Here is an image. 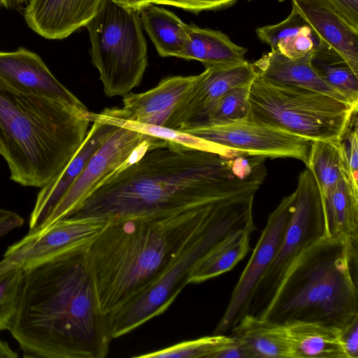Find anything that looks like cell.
<instances>
[{
	"label": "cell",
	"mask_w": 358,
	"mask_h": 358,
	"mask_svg": "<svg viewBox=\"0 0 358 358\" xmlns=\"http://www.w3.org/2000/svg\"><path fill=\"white\" fill-rule=\"evenodd\" d=\"M264 180L252 156L221 155L162 139L104 180L69 217H172L256 193Z\"/></svg>",
	"instance_id": "6da1fadb"
},
{
	"label": "cell",
	"mask_w": 358,
	"mask_h": 358,
	"mask_svg": "<svg viewBox=\"0 0 358 358\" xmlns=\"http://www.w3.org/2000/svg\"><path fill=\"white\" fill-rule=\"evenodd\" d=\"M87 248L23 266L24 282L8 331L27 358H104L113 339L85 261Z\"/></svg>",
	"instance_id": "7a4b0ae2"
},
{
	"label": "cell",
	"mask_w": 358,
	"mask_h": 358,
	"mask_svg": "<svg viewBox=\"0 0 358 358\" xmlns=\"http://www.w3.org/2000/svg\"><path fill=\"white\" fill-rule=\"evenodd\" d=\"M227 199L172 217L107 219L85 253L102 312L108 315L150 285Z\"/></svg>",
	"instance_id": "3957f363"
},
{
	"label": "cell",
	"mask_w": 358,
	"mask_h": 358,
	"mask_svg": "<svg viewBox=\"0 0 358 358\" xmlns=\"http://www.w3.org/2000/svg\"><path fill=\"white\" fill-rule=\"evenodd\" d=\"M90 114L0 80V140L10 179L41 188L58 175L85 141Z\"/></svg>",
	"instance_id": "277c9868"
},
{
	"label": "cell",
	"mask_w": 358,
	"mask_h": 358,
	"mask_svg": "<svg viewBox=\"0 0 358 358\" xmlns=\"http://www.w3.org/2000/svg\"><path fill=\"white\" fill-rule=\"evenodd\" d=\"M357 252L358 238L317 241L292 264L259 318L345 328L358 317Z\"/></svg>",
	"instance_id": "5b68a950"
},
{
	"label": "cell",
	"mask_w": 358,
	"mask_h": 358,
	"mask_svg": "<svg viewBox=\"0 0 358 358\" xmlns=\"http://www.w3.org/2000/svg\"><path fill=\"white\" fill-rule=\"evenodd\" d=\"M255 195L251 193L224 201L150 285L108 315L113 338L131 332L165 312L188 285L194 264L217 243L239 230L255 231Z\"/></svg>",
	"instance_id": "8992f818"
},
{
	"label": "cell",
	"mask_w": 358,
	"mask_h": 358,
	"mask_svg": "<svg viewBox=\"0 0 358 358\" xmlns=\"http://www.w3.org/2000/svg\"><path fill=\"white\" fill-rule=\"evenodd\" d=\"M248 120L311 141H338L358 106L302 87L257 76L250 85Z\"/></svg>",
	"instance_id": "52a82bcc"
},
{
	"label": "cell",
	"mask_w": 358,
	"mask_h": 358,
	"mask_svg": "<svg viewBox=\"0 0 358 358\" xmlns=\"http://www.w3.org/2000/svg\"><path fill=\"white\" fill-rule=\"evenodd\" d=\"M140 11L106 0L86 25L93 65L105 94L124 96L139 85L148 65Z\"/></svg>",
	"instance_id": "ba28073f"
},
{
	"label": "cell",
	"mask_w": 358,
	"mask_h": 358,
	"mask_svg": "<svg viewBox=\"0 0 358 358\" xmlns=\"http://www.w3.org/2000/svg\"><path fill=\"white\" fill-rule=\"evenodd\" d=\"M294 192L293 213L277 253L252 296L248 314L257 317H260L268 308L295 260L325 236L320 190L308 168L299 174Z\"/></svg>",
	"instance_id": "9c48e42d"
},
{
	"label": "cell",
	"mask_w": 358,
	"mask_h": 358,
	"mask_svg": "<svg viewBox=\"0 0 358 358\" xmlns=\"http://www.w3.org/2000/svg\"><path fill=\"white\" fill-rule=\"evenodd\" d=\"M162 140L134 129L115 126L38 231L48 229L69 217L104 180L136 161L149 148Z\"/></svg>",
	"instance_id": "30bf717a"
},
{
	"label": "cell",
	"mask_w": 358,
	"mask_h": 358,
	"mask_svg": "<svg viewBox=\"0 0 358 358\" xmlns=\"http://www.w3.org/2000/svg\"><path fill=\"white\" fill-rule=\"evenodd\" d=\"M182 131L227 149L264 158H294L306 165L313 141L248 119L224 125L193 127Z\"/></svg>",
	"instance_id": "8fae6325"
},
{
	"label": "cell",
	"mask_w": 358,
	"mask_h": 358,
	"mask_svg": "<svg viewBox=\"0 0 358 358\" xmlns=\"http://www.w3.org/2000/svg\"><path fill=\"white\" fill-rule=\"evenodd\" d=\"M294 191L284 197L268 216L252 254L235 286L213 334H224L248 313L252 294L271 266L292 217Z\"/></svg>",
	"instance_id": "7c38bea8"
},
{
	"label": "cell",
	"mask_w": 358,
	"mask_h": 358,
	"mask_svg": "<svg viewBox=\"0 0 358 358\" xmlns=\"http://www.w3.org/2000/svg\"><path fill=\"white\" fill-rule=\"evenodd\" d=\"M257 76L252 64L247 60L206 68L174 106L164 127L180 131L189 127L227 92L250 85Z\"/></svg>",
	"instance_id": "4fadbf2b"
},
{
	"label": "cell",
	"mask_w": 358,
	"mask_h": 358,
	"mask_svg": "<svg viewBox=\"0 0 358 358\" xmlns=\"http://www.w3.org/2000/svg\"><path fill=\"white\" fill-rule=\"evenodd\" d=\"M0 80L21 92L62 103L82 112L87 108L51 73L41 57L20 47L0 51Z\"/></svg>",
	"instance_id": "5bb4252c"
},
{
	"label": "cell",
	"mask_w": 358,
	"mask_h": 358,
	"mask_svg": "<svg viewBox=\"0 0 358 358\" xmlns=\"http://www.w3.org/2000/svg\"><path fill=\"white\" fill-rule=\"evenodd\" d=\"M106 0H29L24 17L27 26L47 39H64L87 23Z\"/></svg>",
	"instance_id": "9a60e30c"
},
{
	"label": "cell",
	"mask_w": 358,
	"mask_h": 358,
	"mask_svg": "<svg viewBox=\"0 0 358 358\" xmlns=\"http://www.w3.org/2000/svg\"><path fill=\"white\" fill-rule=\"evenodd\" d=\"M196 76L164 78L145 92L129 93L123 96L122 108H106L103 115L158 126H164L174 106L192 87Z\"/></svg>",
	"instance_id": "2e32d148"
},
{
	"label": "cell",
	"mask_w": 358,
	"mask_h": 358,
	"mask_svg": "<svg viewBox=\"0 0 358 358\" xmlns=\"http://www.w3.org/2000/svg\"><path fill=\"white\" fill-rule=\"evenodd\" d=\"M115 126L93 121L80 149L69 164L58 175L41 187L30 214L29 232L36 231L81 173L94 153L112 134Z\"/></svg>",
	"instance_id": "e0dca14e"
},
{
	"label": "cell",
	"mask_w": 358,
	"mask_h": 358,
	"mask_svg": "<svg viewBox=\"0 0 358 358\" xmlns=\"http://www.w3.org/2000/svg\"><path fill=\"white\" fill-rule=\"evenodd\" d=\"M320 40L338 51L358 75V29L348 24L328 0H292Z\"/></svg>",
	"instance_id": "ac0fdd59"
},
{
	"label": "cell",
	"mask_w": 358,
	"mask_h": 358,
	"mask_svg": "<svg viewBox=\"0 0 358 358\" xmlns=\"http://www.w3.org/2000/svg\"><path fill=\"white\" fill-rule=\"evenodd\" d=\"M312 52L299 59H290L275 48L252 64L258 76L269 81L311 90L350 103L314 70L310 62Z\"/></svg>",
	"instance_id": "d6986e66"
},
{
	"label": "cell",
	"mask_w": 358,
	"mask_h": 358,
	"mask_svg": "<svg viewBox=\"0 0 358 358\" xmlns=\"http://www.w3.org/2000/svg\"><path fill=\"white\" fill-rule=\"evenodd\" d=\"M231 331V336L242 341L254 358H294L285 325L246 314Z\"/></svg>",
	"instance_id": "ffe728a7"
},
{
	"label": "cell",
	"mask_w": 358,
	"mask_h": 358,
	"mask_svg": "<svg viewBox=\"0 0 358 358\" xmlns=\"http://www.w3.org/2000/svg\"><path fill=\"white\" fill-rule=\"evenodd\" d=\"M187 38L180 58L198 60L205 69L246 60L247 49L235 44L220 31L187 24Z\"/></svg>",
	"instance_id": "44dd1931"
},
{
	"label": "cell",
	"mask_w": 358,
	"mask_h": 358,
	"mask_svg": "<svg viewBox=\"0 0 358 358\" xmlns=\"http://www.w3.org/2000/svg\"><path fill=\"white\" fill-rule=\"evenodd\" d=\"M321 201L325 236L358 238V189L345 173Z\"/></svg>",
	"instance_id": "7402d4cb"
},
{
	"label": "cell",
	"mask_w": 358,
	"mask_h": 358,
	"mask_svg": "<svg viewBox=\"0 0 358 358\" xmlns=\"http://www.w3.org/2000/svg\"><path fill=\"white\" fill-rule=\"evenodd\" d=\"M285 326L294 358H346L340 329L305 322H294Z\"/></svg>",
	"instance_id": "603a6c76"
},
{
	"label": "cell",
	"mask_w": 358,
	"mask_h": 358,
	"mask_svg": "<svg viewBox=\"0 0 358 358\" xmlns=\"http://www.w3.org/2000/svg\"><path fill=\"white\" fill-rule=\"evenodd\" d=\"M252 232L239 230L214 246L194 264L188 284L201 283L232 269L248 252Z\"/></svg>",
	"instance_id": "cb8c5ba5"
},
{
	"label": "cell",
	"mask_w": 358,
	"mask_h": 358,
	"mask_svg": "<svg viewBox=\"0 0 358 358\" xmlns=\"http://www.w3.org/2000/svg\"><path fill=\"white\" fill-rule=\"evenodd\" d=\"M140 18L158 54L180 58L187 38V24L172 12L151 4L140 11Z\"/></svg>",
	"instance_id": "d4e9b609"
},
{
	"label": "cell",
	"mask_w": 358,
	"mask_h": 358,
	"mask_svg": "<svg viewBox=\"0 0 358 358\" xmlns=\"http://www.w3.org/2000/svg\"><path fill=\"white\" fill-rule=\"evenodd\" d=\"M310 62L322 79L342 93L350 103L358 106V75L338 51L320 41L312 52Z\"/></svg>",
	"instance_id": "484cf974"
},
{
	"label": "cell",
	"mask_w": 358,
	"mask_h": 358,
	"mask_svg": "<svg viewBox=\"0 0 358 358\" xmlns=\"http://www.w3.org/2000/svg\"><path fill=\"white\" fill-rule=\"evenodd\" d=\"M306 166L316 181L321 198L324 197L345 173L338 140L313 141Z\"/></svg>",
	"instance_id": "4316f807"
},
{
	"label": "cell",
	"mask_w": 358,
	"mask_h": 358,
	"mask_svg": "<svg viewBox=\"0 0 358 358\" xmlns=\"http://www.w3.org/2000/svg\"><path fill=\"white\" fill-rule=\"evenodd\" d=\"M250 85L234 87L227 92L196 122L187 128L224 125L248 120Z\"/></svg>",
	"instance_id": "83f0119b"
},
{
	"label": "cell",
	"mask_w": 358,
	"mask_h": 358,
	"mask_svg": "<svg viewBox=\"0 0 358 358\" xmlns=\"http://www.w3.org/2000/svg\"><path fill=\"white\" fill-rule=\"evenodd\" d=\"M234 339L232 336L213 334L180 342L168 348L136 355L138 358H213V355Z\"/></svg>",
	"instance_id": "f1b7e54d"
},
{
	"label": "cell",
	"mask_w": 358,
	"mask_h": 358,
	"mask_svg": "<svg viewBox=\"0 0 358 358\" xmlns=\"http://www.w3.org/2000/svg\"><path fill=\"white\" fill-rule=\"evenodd\" d=\"M24 282V268L17 266L0 278V331L8 330L16 311Z\"/></svg>",
	"instance_id": "f546056e"
},
{
	"label": "cell",
	"mask_w": 358,
	"mask_h": 358,
	"mask_svg": "<svg viewBox=\"0 0 358 358\" xmlns=\"http://www.w3.org/2000/svg\"><path fill=\"white\" fill-rule=\"evenodd\" d=\"M345 174L351 185L358 189V130L357 112L352 115L349 125L338 140Z\"/></svg>",
	"instance_id": "4dcf8cb0"
},
{
	"label": "cell",
	"mask_w": 358,
	"mask_h": 358,
	"mask_svg": "<svg viewBox=\"0 0 358 358\" xmlns=\"http://www.w3.org/2000/svg\"><path fill=\"white\" fill-rule=\"evenodd\" d=\"M308 25V23L292 3V11L286 19L276 24L258 27L256 33L259 40L269 45L272 50L276 48L280 41L296 34Z\"/></svg>",
	"instance_id": "1f68e13d"
},
{
	"label": "cell",
	"mask_w": 358,
	"mask_h": 358,
	"mask_svg": "<svg viewBox=\"0 0 358 358\" xmlns=\"http://www.w3.org/2000/svg\"><path fill=\"white\" fill-rule=\"evenodd\" d=\"M320 41L315 32L308 25L296 34L280 41L275 48L288 58L299 59L312 52Z\"/></svg>",
	"instance_id": "d6a6232c"
},
{
	"label": "cell",
	"mask_w": 358,
	"mask_h": 358,
	"mask_svg": "<svg viewBox=\"0 0 358 358\" xmlns=\"http://www.w3.org/2000/svg\"><path fill=\"white\" fill-rule=\"evenodd\" d=\"M236 0H151L152 3L172 6L192 13L220 10L234 4Z\"/></svg>",
	"instance_id": "836d02e7"
},
{
	"label": "cell",
	"mask_w": 358,
	"mask_h": 358,
	"mask_svg": "<svg viewBox=\"0 0 358 358\" xmlns=\"http://www.w3.org/2000/svg\"><path fill=\"white\" fill-rule=\"evenodd\" d=\"M340 336L346 358H358V317L341 329Z\"/></svg>",
	"instance_id": "e575fe53"
},
{
	"label": "cell",
	"mask_w": 358,
	"mask_h": 358,
	"mask_svg": "<svg viewBox=\"0 0 358 358\" xmlns=\"http://www.w3.org/2000/svg\"><path fill=\"white\" fill-rule=\"evenodd\" d=\"M338 13L358 29V0H328Z\"/></svg>",
	"instance_id": "d590c367"
},
{
	"label": "cell",
	"mask_w": 358,
	"mask_h": 358,
	"mask_svg": "<svg viewBox=\"0 0 358 358\" xmlns=\"http://www.w3.org/2000/svg\"><path fill=\"white\" fill-rule=\"evenodd\" d=\"M213 358H254L248 348L241 341L234 336V339L220 350L216 352Z\"/></svg>",
	"instance_id": "8d00e7d4"
},
{
	"label": "cell",
	"mask_w": 358,
	"mask_h": 358,
	"mask_svg": "<svg viewBox=\"0 0 358 358\" xmlns=\"http://www.w3.org/2000/svg\"><path fill=\"white\" fill-rule=\"evenodd\" d=\"M24 219L17 213L0 208V237H2L16 228L22 227Z\"/></svg>",
	"instance_id": "74e56055"
},
{
	"label": "cell",
	"mask_w": 358,
	"mask_h": 358,
	"mask_svg": "<svg viewBox=\"0 0 358 358\" xmlns=\"http://www.w3.org/2000/svg\"><path fill=\"white\" fill-rule=\"evenodd\" d=\"M117 5L126 8L141 11L150 5L151 0H111Z\"/></svg>",
	"instance_id": "f35d334b"
},
{
	"label": "cell",
	"mask_w": 358,
	"mask_h": 358,
	"mask_svg": "<svg viewBox=\"0 0 358 358\" xmlns=\"http://www.w3.org/2000/svg\"><path fill=\"white\" fill-rule=\"evenodd\" d=\"M18 354L9 346L6 341L0 338V358H17Z\"/></svg>",
	"instance_id": "ab89813d"
},
{
	"label": "cell",
	"mask_w": 358,
	"mask_h": 358,
	"mask_svg": "<svg viewBox=\"0 0 358 358\" xmlns=\"http://www.w3.org/2000/svg\"><path fill=\"white\" fill-rule=\"evenodd\" d=\"M8 8L13 10H19L27 3L29 0H6Z\"/></svg>",
	"instance_id": "60d3db41"
},
{
	"label": "cell",
	"mask_w": 358,
	"mask_h": 358,
	"mask_svg": "<svg viewBox=\"0 0 358 358\" xmlns=\"http://www.w3.org/2000/svg\"><path fill=\"white\" fill-rule=\"evenodd\" d=\"M2 7L8 8L6 0H0V10Z\"/></svg>",
	"instance_id": "b9f144b4"
},
{
	"label": "cell",
	"mask_w": 358,
	"mask_h": 358,
	"mask_svg": "<svg viewBox=\"0 0 358 358\" xmlns=\"http://www.w3.org/2000/svg\"><path fill=\"white\" fill-rule=\"evenodd\" d=\"M0 155H1L2 156H3V155H4V149H3V146L1 143V140H0Z\"/></svg>",
	"instance_id": "7bdbcfd3"
}]
</instances>
